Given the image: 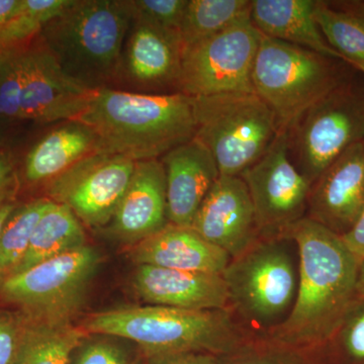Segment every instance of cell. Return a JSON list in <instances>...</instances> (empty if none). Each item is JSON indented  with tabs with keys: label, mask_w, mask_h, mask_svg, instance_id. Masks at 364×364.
<instances>
[{
	"label": "cell",
	"mask_w": 364,
	"mask_h": 364,
	"mask_svg": "<svg viewBox=\"0 0 364 364\" xmlns=\"http://www.w3.org/2000/svg\"><path fill=\"white\" fill-rule=\"evenodd\" d=\"M317 0H252L250 20L261 35L342 59L315 21Z\"/></svg>",
	"instance_id": "7402d4cb"
},
{
	"label": "cell",
	"mask_w": 364,
	"mask_h": 364,
	"mask_svg": "<svg viewBox=\"0 0 364 364\" xmlns=\"http://www.w3.org/2000/svg\"><path fill=\"white\" fill-rule=\"evenodd\" d=\"M132 284L139 298L149 305L191 311L229 306L222 274L136 265Z\"/></svg>",
	"instance_id": "d6986e66"
},
{
	"label": "cell",
	"mask_w": 364,
	"mask_h": 364,
	"mask_svg": "<svg viewBox=\"0 0 364 364\" xmlns=\"http://www.w3.org/2000/svg\"><path fill=\"white\" fill-rule=\"evenodd\" d=\"M18 205V203L16 200H13V202L6 203L0 205V231H1L4 223L6 222V220L9 219V215H11Z\"/></svg>",
	"instance_id": "ab89813d"
},
{
	"label": "cell",
	"mask_w": 364,
	"mask_h": 364,
	"mask_svg": "<svg viewBox=\"0 0 364 364\" xmlns=\"http://www.w3.org/2000/svg\"><path fill=\"white\" fill-rule=\"evenodd\" d=\"M289 153L310 181L364 140V74L358 70L315 102L287 131Z\"/></svg>",
	"instance_id": "ba28073f"
},
{
	"label": "cell",
	"mask_w": 364,
	"mask_h": 364,
	"mask_svg": "<svg viewBox=\"0 0 364 364\" xmlns=\"http://www.w3.org/2000/svg\"><path fill=\"white\" fill-rule=\"evenodd\" d=\"M219 356L205 352H181V353L153 354L144 355L141 364H218Z\"/></svg>",
	"instance_id": "e575fe53"
},
{
	"label": "cell",
	"mask_w": 364,
	"mask_h": 364,
	"mask_svg": "<svg viewBox=\"0 0 364 364\" xmlns=\"http://www.w3.org/2000/svg\"><path fill=\"white\" fill-rule=\"evenodd\" d=\"M350 64L352 67H353L354 69H356V70H358L359 72H361V73L364 74V64L363 63H348Z\"/></svg>",
	"instance_id": "b9f144b4"
},
{
	"label": "cell",
	"mask_w": 364,
	"mask_h": 364,
	"mask_svg": "<svg viewBox=\"0 0 364 364\" xmlns=\"http://www.w3.org/2000/svg\"><path fill=\"white\" fill-rule=\"evenodd\" d=\"M21 314L23 330L16 364H69L73 352L88 336L73 321Z\"/></svg>",
	"instance_id": "603a6c76"
},
{
	"label": "cell",
	"mask_w": 364,
	"mask_h": 364,
	"mask_svg": "<svg viewBox=\"0 0 364 364\" xmlns=\"http://www.w3.org/2000/svg\"><path fill=\"white\" fill-rule=\"evenodd\" d=\"M23 322L20 311H0V364H16Z\"/></svg>",
	"instance_id": "d6a6232c"
},
{
	"label": "cell",
	"mask_w": 364,
	"mask_h": 364,
	"mask_svg": "<svg viewBox=\"0 0 364 364\" xmlns=\"http://www.w3.org/2000/svg\"><path fill=\"white\" fill-rule=\"evenodd\" d=\"M363 144H364V140H363Z\"/></svg>",
	"instance_id": "7bdbcfd3"
},
{
	"label": "cell",
	"mask_w": 364,
	"mask_h": 364,
	"mask_svg": "<svg viewBox=\"0 0 364 364\" xmlns=\"http://www.w3.org/2000/svg\"><path fill=\"white\" fill-rule=\"evenodd\" d=\"M315 364H364V298H356L331 338L312 358Z\"/></svg>",
	"instance_id": "f1b7e54d"
},
{
	"label": "cell",
	"mask_w": 364,
	"mask_h": 364,
	"mask_svg": "<svg viewBox=\"0 0 364 364\" xmlns=\"http://www.w3.org/2000/svg\"><path fill=\"white\" fill-rule=\"evenodd\" d=\"M251 6L252 0H188L179 30L182 48L250 18Z\"/></svg>",
	"instance_id": "d4e9b609"
},
{
	"label": "cell",
	"mask_w": 364,
	"mask_h": 364,
	"mask_svg": "<svg viewBox=\"0 0 364 364\" xmlns=\"http://www.w3.org/2000/svg\"><path fill=\"white\" fill-rule=\"evenodd\" d=\"M342 240L359 260L364 257V210L351 231L342 237Z\"/></svg>",
	"instance_id": "d590c367"
},
{
	"label": "cell",
	"mask_w": 364,
	"mask_h": 364,
	"mask_svg": "<svg viewBox=\"0 0 364 364\" xmlns=\"http://www.w3.org/2000/svg\"><path fill=\"white\" fill-rule=\"evenodd\" d=\"M191 228L235 258L259 238L252 200L240 176H220L198 208Z\"/></svg>",
	"instance_id": "2e32d148"
},
{
	"label": "cell",
	"mask_w": 364,
	"mask_h": 364,
	"mask_svg": "<svg viewBox=\"0 0 364 364\" xmlns=\"http://www.w3.org/2000/svg\"><path fill=\"white\" fill-rule=\"evenodd\" d=\"M218 364H315L310 356L273 342L254 336L235 350L219 356Z\"/></svg>",
	"instance_id": "f546056e"
},
{
	"label": "cell",
	"mask_w": 364,
	"mask_h": 364,
	"mask_svg": "<svg viewBox=\"0 0 364 364\" xmlns=\"http://www.w3.org/2000/svg\"><path fill=\"white\" fill-rule=\"evenodd\" d=\"M75 119L97 135L102 153L136 162L160 159L195 138L196 100L181 92L146 95L102 88L92 91Z\"/></svg>",
	"instance_id": "7a4b0ae2"
},
{
	"label": "cell",
	"mask_w": 364,
	"mask_h": 364,
	"mask_svg": "<svg viewBox=\"0 0 364 364\" xmlns=\"http://www.w3.org/2000/svg\"><path fill=\"white\" fill-rule=\"evenodd\" d=\"M364 210V144L351 146L311 186L306 218L343 237Z\"/></svg>",
	"instance_id": "9a60e30c"
},
{
	"label": "cell",
	"mask_w": 364,
	"mask_h": 364,
	"mask_svg": "<svg viewBox=\"0 0 364 364\" xmlns=\"http://www.w3.org/2000/svg\"><path fill=\"white\" fill-rule=\"evenodd\" d=\"M188 0H130L132 14L151 25L178 36ZM181 38V37H179Z\"/></svg>",
	"instance_id": "1f68e13d"
},
{
	"label": "cell",
	"mask_w": 364,
	"mask_h": 364,
	"mask_svg": "<svg viewBox=\"0 0 364 364\" xmlns=\"http://www.w3.org/2000/svg\"><path fill=\"white\" fill-rule=\"evenodd\" d=\"M52 200L45 196L18 203L0 231V280L18 267L30 245L36 227Z\"/></svg>",
	"instance_id": "484cf974"
},
{
	"label": "cell",
	"mask_w": 364,
	"mask_h": 364,
	"mask_svg": "<svg viewBox=\"0 0 364 364\" xmlns=\"http://www.w3.org/2000/svg\"><path fill=\"white\" fill-rule=\"evenodd\" d=\"M127 255L136 265L222 275L232 259L229 254L205 240L193 228L172 224L129 246Z\"/></svg>",
	"instance_id": "44dd1931"
},
{
	"label": "cell",
	"mask_w": 364,
	"mask_h": 364,
	"mask_svg": "<svg viewBox=\"0 0 364 364\" xmlns=\"http://www.w3.org/2000/svg\"><path fill=\"white\" fill-rule=\"evenodd\" d=\"M69 1L70 0H21L16 13L0 26V53L11 51L32 42Z\"/></svg>",
	"instance_id": "83f0119b"
},
{
	"label": "cell",
	"mask_w": 364,
	"mask_h": 364,
	"mask_svg": "<svg viewBox=\"0 0 364 364\" xmlns=\"http://www.w3.org/2000/svg\"><path fill=\"white\" fill-rule=\"evenodd\" d=\"M100 260L87 244L0 280V299L32 317L73 321Z\"/></svg>",
	"instance_id": "9c48e42d"
},
{
	"label": "cell",
	"mask_w": 364,
	"mask_h": 364,
	"mask_svg": "<svg viewBox=\"0 0 364 364\" xmlns=\"http://www.w3.org/2000/svg\"><path fill=\"white\" fill-rule=\"evenodd\" d=\"M86 245L85 226L77 217L66 205L52 202L38 223L23 260L11 275Z\"/></svg>",
	"instance_id": "cb8c5ba5"
},
{
	"label": "cell",
	"mask_w": 364,
	"mask_h": 364,
	"mask_svg": "<svg viewBox=\"0 0 364 364\" xmlns=\"http://www.w3.org/2000/svg\"><path fill=\"white\" fill-rule=\"evenodd\" d=\"M50 126L23 153L16 150L20 188H44L81 160L102 153L97 135L77 119Z\"/></svg>",
	"instance_id": "e0dca14e"
},
{
	"label": "cell",
	"mask_w": 364,
	"mask_h": 364,
	"mask_svg": "<svg viewBox=\"0 0 364 364\" xmlns=\"http://www.w3.org/2000/svg\"><path fill=\"white\" fill-rule=\"evenodd\" d=\"M20 127L0 122V151L16 147L14 146V141H16V136L18 135V129Z\"/></svg>",
	"instance_id": "8d00e7d4"
},
{
	"label": "cell",
	"mask_w": 364,
	"mask_h": 364,
	"mask_svg": "<svg viewBox=\"0 0 364 364\" xmlns=\"http://www.w3.org/2000/svg\"><path fill=\"white\" fill-rule=\"evenodd\" d=\"M182 50L178 36L132 16L114 90L146 95L179 92Z\"/></svg>",
	"instance_id": "5bb4252c"
},
{
	"label": "cell",
	"mask_w": 364,
	"mask_h": 364,
	"mask_svg": "<svg viewBox=\"0 0 364 364\" xmlns=\"http://www.w3.org/2000/svg\"><path fill=\"white\" fill-rule=\"evenodd\" d=\"M21 121L40 126L75 119L92 91L85 90L62 72L40 36L18 48Z\"/></svg>",
	"instance_id": "4fadbf2b"
},
{
	"label": "cell",
	"mask_w": 364,
	"mask_h": 364,
	"mask_svg": "<svg viewBox=\"0 0 364 364\" xmlns=\"http://www.w3.org/2000/svg\"><path fill=\"white\" fill-rule=\"evenodd\" d=\"M136 161L97 153L50 182L45 198L66 205L83 226L104 228L111 222L130 183Z\"/></svg>",
	"instance_id": "7c38bea8"
},
{
	"label": "cell",
	"mask_w": 364,
	"mask_h": 364,
	"mask_svg": "<svg viewBox=\"0 0 364 364\" xmlns=\"http://www.w3.org/2000/svg\"><path fill=\"white\" fill-rule=\"evenodd\" d=\"M355 71L344 60L260 33L252 85L274 114L280 131H289L309 107Z\"/></svg>",
	"instance_id": "8992f818"
},
{
	"label": "cell",
	"mask_w": 364,
	"mask_h": 364,
	"mask_svg": "<svg viewBox=\"0 0 364 364\" xmlns=\"http://www.w3.org/2000/svg\"><path fill=\"white\" fill-rule=\"evenodd\" d=\"M279 236L298 246V293L286 321L262 336L312 359L358 298L359 259L341 237L306 217Z\"/></svg>",
	"instance_id": "6da1fadb"
},
{
	"label": "cell",
	"mask_w": 364,
	"mask_h": 364,
	"mask_svg": "<svg viewBox=\"0 0 364 364\" xmlns=\"http://www.w3.org/2000/svg\"><path fill=\"white\" fill-rule=\"evenodd\" d=\"M132 16L130 0H70L40 38L76 85L114 88Z\"/></svg>",
	"instance_id": "277c9868"
},
{
	"label": "cell",
	"mask_w": 364,
	"mask_h": 364,
	"mask_svg": "<svg viewBox=\"0 0 364 364\" xmlns=\"http://www.w3.org/2000/svg\"><path fill=\"white\" fill-rule=\"evenodd\" d=\"M247 186L261 237H275L306 215L312 184L289 158L287 131L240 176Z\"/></svg>",
	"instance_id": "8fae6325"
},
{
	"label": "cell",
	"mask_w": 364,
	"mask_h": 364,
	"mask_svg": "<svg viewBox=\"0 0 364 364\" xmlns=\"http://www.w3.org/2000/svg\"><path fill=\"white\" fill-rule=\"evenodd\" d=\"M331 6L353 14L364 23V0H342V1H329Z\"/></svg>",
	"instance_id": "74e56055"
},
{
	"label": "cell",
	"mask_w": 364,
	"mask_h": 364,
	"mask_svg": "<svg viewBox=\"0 0 364 364\" xmlns=\"http://www.w3.org/2000/svg\"><path fill=\"white\" fill-rule=\"evenodd\" d=\"M143 353L134 350L123 339L88 335L72 354L69 364H141Z\"/></svg>",
	"instance_id": "4dcf8cb0"
},
{
	"label": "cell",
	"mask_w": 364,
	"mask_h": 364,
	"mask_svg": "<svg viewBox=\"0 0 364 364\" xmlns=\"http://www.w3.org/2000/svg\"><path fill=\"white\" fill-rule=\"evenodd\" d=\"M78 326L88 335L130 341L144 355L205 352L222 356L256 336L241 324L230 306L210 311L124 306L91 314Z\"/></svg>",
	"instance_id": "3957f363"
},
{
	"label": "cell",
	"mask_w": 364,
	"mask_h": 364,
	"mask_svg": "<svg viewBox=\"0 0 364 364\" xmlns=\"http://www.w3.org/2000/svg\"><path fill=\"white\" fill-rule=\"evenodd\" d=\"M166 181L169 224L191 227L208 191L220 177L214 157L193 138L160 158Z\"/></svg>",
	"instance_id": "ffe728a7"
},
{
	"label": "cell",
	"mask_w": 364,
	"mask_h": 364,
	"mask_svg": "<svg viewBox=\"0 0 364 364\" xmlns=\"http://www.w3.org/2000/svg\"><path fill=\"white\" fill-rule=\"evenodd\" d=\"M356 296L364 298V257L359 260L358 280H356Z\"/></svg>",
	"instance_id": "60d3db41"
},
{
	"label": "cell",
	"mask_w": 364,
	"mask_h": 364,
	"mask_svg": "<svg viewBox=\"0 0 364 364\" xmlns=\"http://www.w3.org/2000/svg\"><path fill=\"white\" fill-rule=\"evenodd\" d=\"M20 4L21 0H0V26L11 18Z\"/></svg>",
	"instance_id": "f35d334b"
},
{
	"label": "cell",
	"mask_w": 364,
	"mask_h": 364,
	"mask_svg": "<svg viewBox=\"0 0 364 364\" xmlns=\"http://www.w3.org/2000/svg\"><path fill=\"white\" fill-rule=\"evenodd\" d=\"M260 33L246 18L182 50L179 92L191 97L254 92Z\"/></svg>",
	"instance_id": "30bf717a"
},
{
	"label": "cell",
	"mask_w": 364,
	"mask_h": 364,
	"mask_svg": "<svg viewBox=\"0 0 364 364\" xmlns=\"http://www.w3.org/2000/svg\"><path fill=\"white\" fill-rule=\"evenodd\" d=\"M18 191L16 148L0 151V205L16 200Z\"/></svg>",
	"instance_id": "836d02e7"
},
{
	"label": "cell",
	"mask_w": 364,
	"mask_h": 364,
	"mask_svg": "<svg viewBox=\"0 0 364 364\" xmlns=\"http://www.w3.org/2000/svg\"><path fill=\"white\" fill-rule=\"evenodd\" d=\"M168 224L166 181L161 161L136 162L130 183L107 231L129 247L156 234Z\"/></svg>",
	"instance_id": "ac0fdd59"
},
{
	"label": "cell",
	"mask_w": 364,
	"mask_h": 364,
	"mask_svg": "<svg viewBox=\"0 0 364 364\" xmlns=\"http://www.w3.org/2000/svg\"><path fill=\"white\" fill-rule=\"evenodd\" d=\"M299 257L293 239L259 237L223 273L229 306L253 334H267L293 310L299 287Z\"/></svg>",
	"instance_id": "5b68a950"
},
{
	"label": "cell",
	"mask_w": 364,
	"mask_h": 364,
	"mask_svg": "<svg viewBox=\"0 0 364 364\" xmlns=\"http://www.w3.org/2000/svg\"><path fill=\"white\" fill-rule=\"evenodd\" d=\"M195 139L214 157L220 176H240L280 133L274 114L256 93L195 97Z\"/></svg>",
	"instance_id": "52a82bcc"
},
{
	"label": "cell",
	"mask_w": 364,
	"mask_h": 364,
	"mask_svg": "<svg viewBox=\"0 0 364 364\" xmlns=\"http://www.w3.org/2000/svg\"><path fill=\"white\" fill-rule=\"evenodd\" d=\"M315 21L328 45L347 63L364 64V23L353 14L317 1Z\"/></svg>",
	"instance_id": "4316f807"
}]
</instances>
